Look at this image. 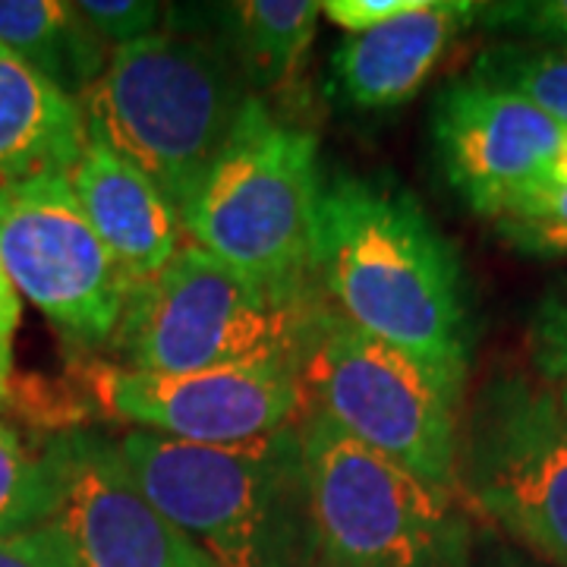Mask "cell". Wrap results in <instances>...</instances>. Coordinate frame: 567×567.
Masks as SVG:
<instances>
[{
  "mask_svg": "<svg viewBox=\"0 0 567 567\" xmlns=\"http://www.w3.org/2000/svg\"><path fill=\"white\" fill-rule=\"evenodd\" d=\"M316 278L347 322L466 385L473 341L461 262L404 189L363 177L322 189Z\"/></svg>",
  "mask_w": 567,
  "mask_h": 567,
  "instance_id": "6da1fadb",
  "label": "cell"
},
{
  "mask_svg": "<svg viewBox=\"0 0 567 567\" xmlns=\"http://www.w3.org/2000/svg\"><path fill=\"white\" fill-rule=\"evenodd\" d=\"M117 447L145 498L218 567H322L300 423L240 445L133 429Z\"/></svg>",
  "mask_w": 567,
  "mask_h": 567,
  "instance_id": "7a4b0ae2",
  "label": "cell"
},
{
  "mask_svg": "<svg viewBox=\"0 0 567 567\" xmlns=\"http://www.w3.org/2000/svg\"><path fill=\"white\" fill-rule=\"evenodd\" d=\"M252 99L227 44L155 32L111 51L80 99L85 133L183 212Z\"/></svg>",
  "mask_w": 567,
  "mask_h": 567,
  "instance_id": "3957f363",
  "label": "cell"
},
{
  "mask_svg": "<svg viewBox=\"0 0 567 567\" xmlns=\"http://www.w3.org/2000/svg\"><path fill=\"white\" fill-rule=\"evenodd\" d=\"M319 203V140L252 95L181 221L189 244L249 281L316 300Z\"/></svg>",
  "mask_w": 567,
  "mask_h": 567,
  "instance_id": "277c9868",
  "label": "cell"
},
{
  "mask_svg": "<svg viewBox=\"0 0 567 567\" xmlns=\"http://www.w3.org/2000/svg\"><path fill=\"white\" fill-rule=\"evenodd\" d=\"M319 300L278 297L183 244L155 278L130 287L111 347L140 372H297Z\"/></svg>",
  "mask_w": 567,
  "mask_h": 567,
  "instance_id": "5b68a950",
  "label": "cell"
},
{
  "mask_svg": "<svg viewBox=\"0 0 567 567\" xmlns=\"http://www.w3.org/2000/svg\"><path fill=\"white\" fill-rule=\"evenodd\" d=\"M306 406L429 486L457 495L464 388L319 300L297 365Z\"/></svg>",
  "mask_w": 567,
  "mask_h": 567,
  "instance_id": "8992f818",
  "label": "cell"
},
{
  "mask_svg": "<svg viewBox=\"0 0 567 567\" xmlns=\"http://www.w3.org/2000/svg\"><path fill=\"white\" fill-rule=\"evenodd\" d=\"M322 567H464L470 529L454 495L350 439L322 413L300 416Z\"/></svg>",
  "mask_w": 567,
  "mask_h": 567,
  "instance_id": "52a82bcc",
  "label": "cell"
},
{
  "mask_svg": "<svg viewBox=\"0 0 567 567\" xmlns=\"http://www.w3.org/2000/svg\"><path fill=\"white\" fill-rule=\"evenodd\" d=\"M457 492L555 567H567V416L529 372H505L461 420Z\"/></svg>",
  "mask_w": 567,
  "mask_h": 567,
  "instance_id": "ba28073f",
  "label": "cell"
},
{
  "mask_svg": "<svg viewBox=\"0 0 567 567\" xmlns=\"http://www.w3.org/2000/svg\"><path fill=\"white\" fill-rule=\"evenodd\" d=\"M0 265L17 293L66 338L111 344L130 281L63 171L0 174Z\"/></svg>",
  "mask_w": 567,
  "mask_h": 567,
  "instance_id": "9c48e42d",
  "label": "cell"
},
{
  "mask_svg": "<svg viewBox=\"0 0 567 567\" xmlns=\"http://www.w3.org/2000/svg\"><path fill=\"white\" fill-rule=\"evenodd\" d=\"M85 385L107 416L189 445H240L300 423L306 394L293 369L140 372L92 363Z\"/></svg>",
  "mask_w": 567,
  "mask_h": 567,
  "instance_id": "30bf717a",
  "label": "cell"
},
{
  "mask_svg": "<svg viewBox=\"0 0 567 567\" xmlns=\"http://www.w3.org/2000/svg\"><path fill=\"white\" fill-rule=\"evenodd\" d=\"M41 451L58 495L51 524L80 567H218L145 498L114 442L66 432Z\"/></svg>",
  "mask_w": 567,
  "mask_h": 567,
  "instance_id": "8fae6325",
  "label": "cell"
},
{
  "mask_svg": "<svg viewBox=\"0 0 567 567\" xmlns=\"http://www.w3.org/2000/svg\"><path fill=\"white\" fill-rule=\"evenodd\" d=\"M432 130L447 183L492 221L548 186L567 140L565 123L476 76L445 85Z\"/></svg>",
  "mask_w": 567,
  "mask_h": 567,
  "instance_id": "7c38bea8",
  "label": "cell"
},
{
  "mask_svg": "<svg viewBox=\"0 0 567 567\" xmlns=\"http://www.w3.org/2000/svg\"><path fill=\"white\" fill-rule=\"evenodd\" d=\"M66 177L85 218L121 265L130 287L155 278L181 252L186 240L181 212L140 167L107 145L89 136Z\"/></svg>",
  "mask_w": 567,
  "mask_h": 567,
  "instance_id": "4fadbf2b",
  "label": "cell"
},
{
  "mask_svg": "<svg viewBox=\"0 0 567 567\" xmlns=\"http://www.w3.org/2000/svg\"><path fill=\"white\" fill-rule=\"evenodd\" d=\"M476 20L480 3L423 0L413 13L360 35H347L331 58L334 82L353 107H398L423 89L451 41Z\"/></svg>",
  "mask_w": 567,
  "mask_h": 567,
  "instance_id": "5bb4252c",
  "label": "cell"
},
{
  "mask_svg": "<svg viewBox=\"0 0 567 567\" xmlns=\"http://www.w3.org/2000/svg\"><path fill=\"white\" fill-rule=\"evenodd\" d=\"M85 140L80 102L0 44V174H70Z\"/></svg>",
  "mask_w": 567,
  "mask_h": 567,
  "instance_id": "9a60e30c",
  "label": "cell"
},
{
  "mask_svg": "<svg viewBox=\"0 0 567 567\" xmlns=\"http://www.w3.org/2000/svg\"><path fill=\"white\" fill-rule=\"evenodd\" d=\"M0 44L73 102L111 61V48L66 0H0Z\"/></svg>",
  "mask_w": 567,
  "mask_h": 567,
  "instance_id": "2e32d148",
  "label": "cell"
},
{
  "mask_svg": "<svg viewBox=\"0 0 567 567\" xmlns=\"http://www.w3.org/2000/svg\"><path fill=\"white\" fill-rule=\"evenodd\" d=\"M227 51L256 99L287 92L303 70L322 3L316 0H240L227 3Z\"/></svg>",
  "mask_w": 567,
  "mask_h": 567,
  "instance_id": "e0dca14e",
  "label": "cell"
},
{
  "mask_svg": "<svg viewBox=\"0 0 567 567\" xmlns=\"http://www.w3.org/2000/svg\"><path fill=\"white\" fill-rule=\"evenodd\" d=\"M470 76L514 92L567 126V48L505 41L483 51Z\"/></svg>",
  "mask_w": 567,
  "mask_h": 567,
  "instance_id": "ac0fdd59",
  "label": "cell"
},
{
  "mask_svg": "<svg viewBox=\"0 0 567 567\" xmlns=\"http://www.w3.org/2000/svg\"><path fill=\"white\" fill-rule=\"evenodd\" d=\"M54 502V476L44 451H29L17 429L0 420V536L48 524Z\"/></svg>",
  "mask_w": 567,
  "mask_h": 567,
  "instance_id": "d6986e66",
  "label": "cell"
},
{
  "mask_svg": "<svg viewBox=\"0 0 567 567\" xmlns=\"http://www.w3.org/2000/svg\"><path fill=\"white\" fill-rule=\"evenodd\" d=\"M533 379L567 416V293H548L536 306L527 331Z\"/></svg>",
  "mask_w": 567,
  "mask_h": 567,
  "instance_id": "ffe728a7",
  "label": "cell"
},
{
  "mask_svg": "<svg viewBox=\"0 0 567 567\" xmlns=\"http://www.w3.org/2000/svg\"><path fill=\"white\" fill-rule=\"evenodd\" d=\"M480 20L492 29L533 39L546 48H567V0H511L480 3Z\"/></svg>",
  "mask_w": 567,
  "mask_h": 567,
  "instance_id": "44dd1931",
  "label": "cell"
},
{
  "mask_svg": "<svg viewBox=\"0 0 567 567\" xmlns=\"http://www.w3.org/2000/svg\"><path fill=\"white\" fill-rule=\"evenodd\" d=\"M76 7L111 51L155 35L162 20V3L155 0H80Z\"/></svg>",
  "mask_w": 567,
  "mask_h": 567,
  "instance_id": "7402d4cb",
  "label": "cell"
},
{
  "mask_svg": "<svg viewBox=\"0 0 567 567\" xmlns=\"http://www.w3.org/2000/svg\"><path fill=\"white\" fill-rule=\"evenodd\" d=\"M0 567H80L73 548L51 520L0 536Z\"/></svg>",
  "mask_w": 567,
  "mask_h": 567,
  "instance_id": "603a6c76",
  "label": "cell"
},
{
  "mask_svg": "<svg viewBox=\"0 0 567 567\" xmlns=\"http://www.w3.org/2000/svg\"><path fill=\"white\" fill-rule=\"evenodd\" d=\"M423 0H328L322 3V17L341 25L350 35L379 29L385 22L413 13Z\"/></svg>",
  "mask_w": 567,
  "mask_h": 567,
  "instance_id": "cb8c5ba5",
  "label": "cell"
},
{
  "mask_svg": "<svg viewBox=\"0 0 567 567\" xmlns=\"http://www.w3.org/2000/svg\"><path fill=\"white\" fill-rule=\"evenodd\" d=\"M20 293L10 281V275L0 265V404L10 398V375H13V344L20 328Z\"/></svg>",
  "mask_w": 567,
  "mask_h": 567,
  "instance_id": "d4e9b609",
  "label": "cell"
},
{
  "mask_svg": "<svg viewBox=\"0 0 567 567\" xmlns=\"http://www.w3.org/2000/svg\"><path fill=\"white\" fill-rule=\"evenodd\" d=\"M548 186H567V140L565 145H561V155H558V162H555V171H551Z\"/></svg>",
  "mask_w": 567,
  "mask_h": 567,
  "instance_id": "484cf974",
  "label": "cell"
},
{
  "mask_svg": "<svg viewBox=\"0 0 567 567\" xmlns=\"http://www.w3.org/2000/svg\"><path fill=\"white\" fill-rule=\"evenodd\" d=\"M539 256H567V237L565 240H555V244H548Z\"/></svg>",
  "mask_w": 567,
  "mask_h": 567,
  "instance_id": "4316f807",
  "label": "cell"
}]
</instances>
